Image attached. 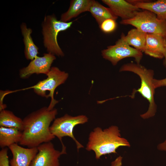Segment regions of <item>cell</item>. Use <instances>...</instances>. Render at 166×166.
<instances>
[{
  "label": "cell",
  "instance_id": "cell-24",
  "mask_svg": "<svg viewBox=\"0 0 166 166\" xmlns=\"http://www.w3.org/2000/svg\"><path fill=\"white\" fill-rule=\"evenodd\" d=\"M122 157L120 156L111 163V166H121Z\"/></svg>",
  "mask_w": 166,
  "mask_h": 166
},
{
  "label": "cell",
  "instance_id": "cell-3",
  "mask_svg": "<svg viewBox=\"0 0 166 166\" xmlns=\"http://www.w3.org/2000/svg\"><path fill=\"white\" fill-rule=\"evenodd\" d=\"M119 71L132 72L139 77L141 80L140 87L137 89L133 90L130 97L132 98L134 97L135 94L137 92L148 101L149 103L148 109L146 112L140 115L142 118L145 119L154 116L156 111L157 105L154 97L155 89L153 83V70L147 69L140 64L131 62L123 65Z\"/></svg>",
  "mask_w": 166,
  "mask_h": 166
},
{
  "label": "cell",
  "instance_id": "cell-15",
  "mask_svg": "<svg viewBox=\"0 0 166 166\" xmlns=\"http://www.w3.org/2000/svg\"><path fill=\"white\" fill-rule=\"evenodd\" d=\"M22 132L14 128L0 127V146L2 148L9 147L20 142Z\"/></svg>",
  "mask_w": 166,
  "mask_h": 166
},
{
  "label": "cell",
  "instance_id": "cell-11",
  "mask_svg": "<svg viewBox=\"0 0 166 166\" xmlns=\"http://www.w3.org/2000/svg\"><path fill=\"white\" fill-rule=\"evenodd\" d=\"M8 148L13 156L9 161L10 166H30L38 152L37 147L25 148L18 144H13Z\"/></svg>",
  "mask_w": 166,
  "mask_h": 166
},
{
  "label": "cell",
  "instance_id": "cell-18",
  "mask_svg": "<svg viewBox=\"0 0 166 166\" xmlns=\"http://www.w3.org/2000/svg\"><path fill=\"white\" fill-rule=\"evenodd\" d=\"M147 34L136 28L133 29L125 35V39L130 46H132L134 48L143 52L146 43Z\"/></svg>",
  "mask_w": 166,
  "mask_h": 166
},
{
  "label": "cell",
  "instance_id": "cell-8",
  "mask_svg": "<svg viewBox=\"0 0 166 166\" xmlns=\"http://www.w3.org/2000/svg\"><path fill=\"white\" fill-rule=\"evenodd\" d=\"M101 53L103 58L110 61L114 66L121 60L128 57H133L136 63L140 64L143 56L142 52L128 44L123 33L115 45L107 46L101 51Z\"/></svg>",
  "mask_w": 166,
  "mask_h": 166
},
{
  "label": "cell",
  "instance_id": "cell-16",
  "mask_svg": "<svg viewBox=\"0 0 166 166\" xmlns=\"http://www.w3.org/2000/svg\"><path fill=\"white\" fill-rule=\"evenodd\" d=\"M21 29L25 45V57L28 60H32L37 57L38 54V48L34 44L31 37L32 30L31 29L28 28L24 23L21 25Z\"/></svg>",
  "mask_w": 166,
  "mask_h": 166
},
{
  "label": "cell",
  "instance_id": "cell-13",
  "mask_svg": "<svg viewBox=\"0 0 166 166\" xmlns=\"http://www.w3.org/2000/svg\"><path fill=\"white\" fill-rule=\"evenodd\" d=\"M166 48V38L157 34H147L146 43L143 52L155 58H164Z\"/></svg>",
  "mask_w": 166,
  "mask_h": 166
},
{
  "label": "cell",
  "instance_id": "cell-10",
  "mask_svg": "<svg viewBox=\"0 0 166 166\" xmlns=\"http://www.w3.org/2000/svg\"><path fill=\"white\" fill-rule=\"evenodd\" d=\"M56 59L55 55L49 53H44L42 57L37 56L31 60L27 66L20 70V78H27L34 73L46 75L51 68L52 63Z\"/></svg>",
  "mask_w": 166,
  "mask_h": 166
},
{
  "label": "cell",
  "instance_id": "cell-7",
  "mask_svg": "<svg viewBox=\"0 0 166 166\" xmlns=\"http://www.w3.org/2000/svg\"><path fill=\"white\" fill-rule=\"evenodd\" d=\"M88 120L87 117L84 115L73 117L67 114L54 120L50 127V131L61 141L62 146V150H66V147L62 141V137L66 136L71 137L75 141L78 151L80 148L84 147L74 136L73 130L75 126L79 124H84L87 122Z\"/></svg>",
  "mask_w": 166,
  "mask_h": 166
},
{
  "label": "cell",
  "instance_id": "cell-2",
  "mask_svg": "<svg viewBox=\"0 0 166 166\" xmlns=\"http://www.w3.org/2000/svg\"><path fill=\"white\" fill-rule=\"evenodd\" d=\"M120 132L115 125L104 130L99 127L95 128L89 134L86 149L93 151L98 159L102 155L116 153V150L120 147H129V142L121 137Z\"/></svg>",
  "mask_w": 166,
  "mask_h": 166
},
{
  "label": "cell",
  "instance_id": "cell-22",
  "mask_svg": "<svg viewBox=\"0 0 166 166\" xmlns=\"http://www.w3.org/2000/svg\"><path fill=\"white\" fill-rule=\"evenodd\" d=\"M7 147L2 148L0 151V166H10L7 155Z\"/></svg>",
  "mask_w": 166,
  "mask_h": 166
},
{
  "label": "cell",
  "instance_id": "cell-23",
  "mask_svg": "<svg viewBox=\"0 0 166 166\" xmlns=\"http://www.w3.org/2000/svg\"><path fill=\"white\" fill-rule=\"evenodd\" d=\"M153 83L155 89L163 86H166V78L162 79H154Z\"/></svg>",
  "mask_w": 166,
  "mask_h": 166
},
{
  "label": "cell",
  "instance_id": "cell-4",
  "mask_svg": "<svg viewBox=\"0 0 166 166\" xmlns=\"http://www.w3.org/2000/svg\"><path fill=\"white\" fill-rule=\"evenodd\" d=\"M73 22L58 20L54 14L45 16L42 23V33L44 45L48 53L59 57L64 56V53L58 44L57 36L59 32L69 28Z\"/></svg>",
  "mask_w": 166,
  "mask_h": 166
},
{
  "label": "cell",
  "instance_id": "cell-25",
  "mask_svg": "<svg viewBox=\"0 0 166 166\" xmlns=\"http://www.w3.org/2000/svg\"><path fill=\"white\" fill-rule=\"evenodd\" d=\"M126 1L129 3L134 6H135L136 4L139 3L151 2L150 1L145 0H127Z\"/></svg>",
  "mask_w": 166,
  "mask_h": 166
},
{
  "label": "cell",
  "instance_id": "cell-12",
  "mask_svg": "<svg viewBox=\"0 0 166 166\" xmlns=\"http://www.w3.org/2000/svg\"><path fill=\"white\" fill-rule=\"evenodd\" d=\"M102 2L108 6L114 14L120 17L122 20L133 18L140 9L124 0H102Z\"/></svg>",
  "mask_w": 166,
  "mask_h": 166
},
{
  "label": "cell",
  "instance_id": "cell-6",
  "mask_svg": "<svg viewBox=\"0 0 166 166\" xmlns=\"http://www.w3.org/2000/svg\"><path fill=\"white\" fill-rule=\"evenodd\" d=\"M46 75V78L39 81L33 88L34 93L38 95L46 98L51 97V100L48 108L51 110L58 102L54 98L55 89L65 82L68 78L69 74L61 70L57 67H53Z\"/></svg>",
  "mask_w": 166,
  "mask_h": 166
},
{
  "label": "cell",
  "instance_id": "cell-14",
  "mask_svg": "<svg viewBox=\"0 0 166 166\" xmlns=\"http://www.w3.org/2000/svg\"><path fill=\"white\" fill-rule=\"evenodd\" d=\"M92 0H71L68 10L62 14L61 17V21L67 22L81 13L89 11Z\"/></svg>",
  "mask_w": 166,
  "mask_h": 166
},
{
  "label": "cell",
  "instance_id": "cell-5",
  "mask_svg": "<svg viewBox=\"0 0 166 166\" xmlns=\"http://www.w3.org/2000/svg\"><path fill=\"white\" fill-rule=\"evenodd\" d=\"M120 23L131 25L146 34H157L166 38V21L159 19L155 14L148 10L139 11L133 18L121 20Z\"/></svg>",
  "mask_w": 166,
  "mask_h": 166
},
{
  "label": "cell",
  "instance_id": "cell-21",
  "mask_svg": "<svg viewBox=\"0 0 166 166\" xmlns=\"http://www.w3.org/2000/svg\"><path fill=\"white\" fill-rule=\"evenodd\" d=\"M101 30L105 33H109L114 31L117 27L116 20L108 19L104 21L99 26Z\"/></svg>",
  "mask_w": 166,
  "mask_h": 166
},
{
  "label": "cell",
  "instance_id": "cell-26",
  "mask_svg": "<svg viewBox=\"0 0 166 166\" xmlns=\"http://www.w3.org/2000/svg\"><path fill=\"white\" fill-rule=\"evenodd\" d=\"M157 148L160 151H166V139L163 142L159 144L157 146Z\"/></svg>",
  "mask_w": 166,
  "mask_h": 166
},
{
  "label": "cell",
  "instance_id": "cell-27",
  "mask_svg": "<svg viewBox=\"0 0 166 166\" xmlns=\"http://www.w3.org/2000/svg\"><path fill=\"white\" fill-rule=\"evenodd\" d=\"M164 59L163 61V65L166 68V48L165 50L164 53Z\"/></svg>",
  "mask_w": 166,
  "mask_h": 166
},
{
  "label": "cell",
  "instance_id": "cell-19",
  "mask_svg": "<svg viewBox=\"0 0 166 166\" xmlns=\"http://www.w3.org/2000/svg\"><path fill=\"white\" fill-rule=\"evenodd\" d=\"M135 6L152 12L159 19L166 21V0L139 3Z\"/></svg>",
  "mask_w": 166,
  "mask_h": 166
},
{
  "label": "cell",
  "instance_id": "cell-1",
  "mask_svg": "<svg viewBox=\"0 0 166 166\" xmlns=\"http://www.w3.org/2000/svg\"><path fill=\"white\" fill-rule=\"evenodd\" d=\"M57 114V109L49 110L45 106L26 116L23 120L24 128L19 144L32 148L51 141L55 136L50 131V124Z\"/></svg>",
  "mask_w": 166,
  "mask_h": 166
},
{
  "label": "cell",
  "instance_id": "cell-9",
  "mask_svg": "<svg viewBox=\"0 0 166 166\" xmlns=\"http://www.w3.org/2000/svg\"><path fill=\"white\" fill-rule=\"evenodd\" d=\"M38 152L30 166H59V158L66 151L55 149L51 142L42 143L37 147Z\"/></svg>",
  "mask_w": 166,
  "mask_h": 166
},
{
  "label": "cell",
  "instance_id": "cell-20",
  "mask_svg": "<svg viewBox=\"0 0 166 166\" xmlns=\"http://www.w3.org/2000/svg\"><path fill=\"white\" fill-rule=\"evenodd\" d=\"M0 126L6 128H14L22 132L23 120L15 116L12 111L5 110L0 112Z\"/></svg>",
  "mask_w": 166,
  "mask_h": 166
},
{
  "label": "cell",
  "instance_id": "cell-17",
  "mask_svg": "<svg viewBox=\"0 0 166 166\" xmlns=\"http://www.w3.org/2000/svg\"><path fill=\"white\" fill-rule=\"evenodd\" d=\"M89 12L95 18L99 26L107 19H111L116 21L118 18L109 8L104 6L95 0H92Z\"/></svg>",
  "mask_w": 166,
  "mask_h": 166
}]
</instances>
